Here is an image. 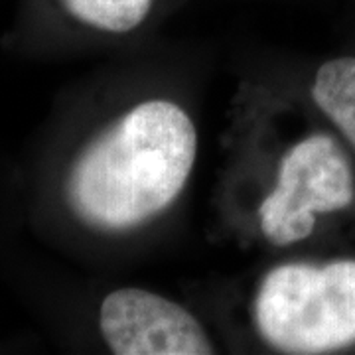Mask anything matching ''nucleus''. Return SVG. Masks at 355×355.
<instances>
[{"label": "nucleus", "instance_id": "obj_1", "mask_svg": "<svg viewBox=\"0 0 355 355\" xmlns=\"http://www.w3.org/2000/svg\"><path fill=\"white\" fill-rule=\"evenodd\" d=\"M198 130L178 103L132 105L79 153L67 174V203L85 225L130 231L162 216L186 188Z\"/></svg>", "mask_w": 355, "mask_h": 355}, {"label": "nucleus", "instance_id": "obj_2", "mask_svg": "<svg viewBox=\"0 0 355 355\" xmlns=\"http://www.w3.org/2000/svg\"><path fill=\"white\" fill-rule=\"evenodd\" d=\"M253 320L259 336L282 354L355 349V257L275 266L257 288Z\"/></svg>", "mask_w": 355, "mask_h": 355}, {"label": "nucleus", "instance_id": "obj_3", "mask_svg": "<svg viewBox=\"0 0 355 355\" xmlns=\"http://www.w3.org/2000/svg\"><path fill=\"white\" fill-rule=\"evenodd\" d=\"M355 207V164L336 132H312L284 153L259 207L261 231L277 247L308 239L324 216Z\"/></svg>", "mask_w": 355, "mask_h": 355}, {"label": "nucleus", "instance_id": "obj_4", "mask_svg": "<svg viewBox=\"0 0 355 355\" xmlns=\"http://www.w3.org/2000/svg\"><path fill=\"white\" fill-rule=\"evenodd\" d=\"M99 330L116 355H205L216 347L202 322L174 300L144 288H119L99 308Z\"/></svg>", "mask_w": 355, "mask_h": 355}, {"label": "nucleus", "instance_id": "obj_5", "mask_svg": "<svg viewBox=\"0 0 355 355\" xmlns=\"http://www.w3.org/2000/svg\"><path fill=\"white\" fill-rule=\"evenodd\" d=\"M310 97L342 139L355 164V53L336 55L318 65Z\"/></svg>", "mask_w": 355, "mask_h": 355}, {"label": "nucleus", "instance_id": "obj_6", "mask_svg": "<svg viewBox=\"0 0 355 355\" xmlns=\"http://www.w3.org/2000/svg\"><path fill=\"white\" fill-rule=\"evenodd\" d=\"M79 24L107 32L128 34L144 24L160 0H58Z\"/></svg>", "mask_w": 355, "mask_h": 355}]
</instances>
